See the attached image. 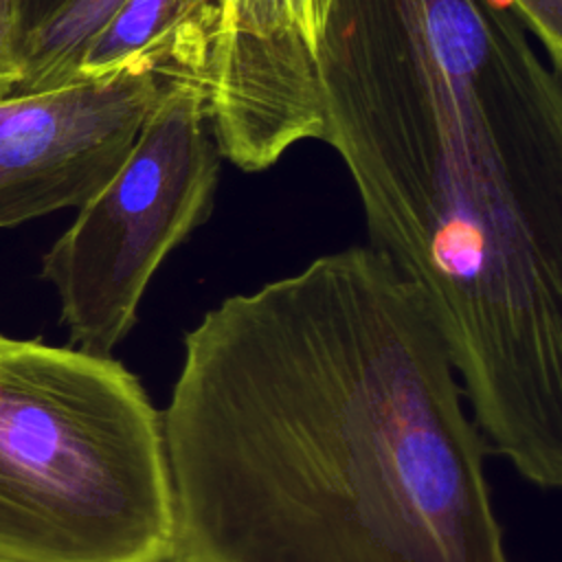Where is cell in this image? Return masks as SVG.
Here are the masks:
<instances>
[{"mask_svg":"<svg viewBox=\"0 0 562 562\" xmlns=\"http://www.w3.org/2000/svg\"><path fill=\"white\" fill-rule=\"evenodd\" d=\"M553 70H562V0H512Z\"/></svg>","mask_w":562,"mask_h":562,"instance_id":"cell-10","label":"cell"},{"mask_svg":"<svg viewBox=\"0 0 562 562\" xmlns=\"http://www.w3.org/2000/svg\"><path fill=\"white\" fill-rule=\"evenodd\" d=\"M160 413L169 562H509L450 353L369 244L209 307Z\"/></svg>","mask_w":562,"mask_h":562,"instance_id":"cell-1","label":"cell"},{"mask_svg":"<svg viewBox=\"0 0 562 562\" xmlns=\"http://www.w3.org/2000/svg\"><path fill=\"white\" fill-rule=\"evenodd\" d=\"M162 413L114 356L0 334V562H169Z\"/></svg>","mask_w":562,"mask_h":562,"instance_id":"cell-3","label":"cell"},{"mask_svg":"<svg viewBox=\"0 0 562 562\" xmlns=\"http://www.w3.org/2000/svg\"><path fill=\"white\" fill-rule=\"evenodd\" d=\"M220 158L209 94L165 86L121 167L42 257L68 345L114 356L165 259L211 217Z\"/></svg>","mask_w":562,"mask_h":562,"instance_id":"cell-4","label":"cell"},{"mask_svg":"<svg viewBox=\"0 0 562 562\" xmlns=\"http://www.w3.org/2000/svg\"><path fill=\"white\" fill-rule=\"evenodd\" d=\"M512 0H334L325 134L490 454L562 476V90Z\"/></svg>","mask_w":562,"mask_h":562,"instance_id":"cell-2","label":"cell"},{"mask_svg":"<svg viewBox=\"0 0 562 562\" xmlns=\"http://www.w3.org/2000/svg\"><path fill=\"white\" fill-rule=\"evenodd\" d=\"M217 2L213 138L235 167L263 171L296 143L323 140L321 42L334 0Z\"/></svg>","mask_w":562,"mask_h":562,"instance_id":"cell-5","label":"cell"},{"mask_svg":"<svg viewBox=\"0 0 562 562\" xmlns=\"http://www.w3.org/2000/svg\"><path fill=\"white\" fill-rule=\"evenodd\" d=\"M121 0H20L24 75L15 94L64 88Z\"/></svg>","mask_w":562,"mask_h":562,"instance_id":"cell-8","label":"cell"},{"mask_svg":"<svg viewBox=\"0 0 562 562\" xmlns=\"http://www.w3.org/2000/svg\"><path fill=\"white\" fill-rule=\"evenodd\" d=\"M217 35V0H121L90 40L79 79L151 75L211 94Z\"/></svg>","mask_w":562,"mask_h":562,"instance_id":"cell-7","label":"cell"},{"mask_svg":"<svg viewBox=\"0 0 562 562\" xmlns=\"http://www.w3.org/2000/svg\"><path fill=\"white\" fill-rule=\"evenodd\" d=\"M162 92L151 75H114L0 99V228L90 200Z\"/></svg>","mask_w":562,"mask_h":562,"instance_id":"cell-6","label":"cell"},{"mask_svg":"<svg viewBox=\"0 0 562 562\" xmlns=\"http://www.w3.org/2000/svg\"><path fill=\"white\" fill-rule=\"evenodd\" d=\"M20 0H0V99L15 94L22 83Z\"/></svg>","mask_w":562,"mask_h":562,"instance_id":"cell-9","label":"cell"}]
</instances>
